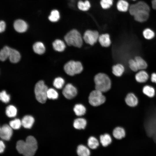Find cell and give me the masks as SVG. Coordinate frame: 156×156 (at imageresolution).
I'll list each match as a JSON object with an SVG mask.
<instances>
[{"instance_id":"cell-2","label":"cell","mask_w":156,"mask_h":156,"mask_svg":"<svg viewBox=\"0 0 156 156\" xmlns=\"http://www.w3.org/2000/svg\"><path fill=\"white\" fill-rule=\"evenodd\" d=\"M64 40L68 45L80 47L83 44V39L79 32L73 29L68 32L65 36Z\"/></svg>"},{"instance_id":"cell-42","label":"cell","mask_w":156,"mask_h":156,"mask_svg":"<svg viewBox=\"0 0 156 156\" xmlns=\"http://www.w3.org/2000/svg\"><path fill=\"white\" fill-rule=\"evenodd\" d=\"M6 25L5 22L3 21H1L0 22V32L4 31Z\"/></svg>"},{"instance_id":"cell-3","label":"cell","mask_w":156,"mask_h":156,"mask_svg":"<svg viewBox=\"0 0 156 156\" xmlns=\"http://www.w3.org/2000/svg\"><path fill=\"white\" fill-rule=\"evenodd\" d=\"M48 89L47 86L42 80L38 81L36 84L34 92L36 99L39 102L44 103L46 102L47 98Z\"/></svg>"},{"instance_id":"cell-29","label":"cell","mask_w":156,"mask_h":156,"mask_svg":"<svg viewBox=\"0 0 156 156\" xmlns=\"http://www.w3.org/2000/svg\"><path fill=\"white\" fill-rule=\"evenodd\" d=\"M73 110L75 114L78 116L84 115L86 112V108L81 104H76L74 107Z\"/></svg>"},{"instance_id":"cell-39","label":"cell","mask_w":156,"mask_h":156,"mask_svg":"<svg viewBox=\"0 0 156 156\" xmlns=\"http://www.w3.org/2000/svg\"><path fill=\"white\" fill-rule=\"evenodd\" d=\"M113 2V0H101L100 3L103 9H107L111 7Z\"/></svg>"},{"instance_id":"cell-14","label":"cell","mask_w":156,"mask_h":156,"mask_svg":"<svg viewBox=\"0 0 156 156\" xmlns=\"http://www.w3.org/2000/svg\"><path fill=\"white\" fill-rule=\"evenodd\" d=\"M149 77L148 74L146 71L144 70H140L135 74V79L138 82L144 83L148 80Z\"/></svg>"},{"instance_id":"cell-34","label":"cell","mask_w":156,"mask_h":156,"mask_svg":"<svg viewBox=\"0 0 156 156\" xmlns=\"http://www.w3.org/2000/svg\"><path fill=\"white\" fill-rule=\"evenodd\" d=\"M60 18V13L58 11L56 10L52 11L50 15L49 16V21L54 22L57 21Z\"/></svg>"},{"instance_id":"cell-25","label":"cell","mask_w":156,"mask_h":156,"mask_svg":"<svg viewBox=\"0 0 156 156\" xmlns=\"http://www.w3.org/2000/svg\"><path fill=\"white\" fill-rule=\"evenodd\" d=\"M77 152L79 156H90V152L89 149L83 145H80L78 146Z\"/></svg>"},{"instance_id":"cell-44","label":"cell","mask_w":156,"mask_h":156,"mask_svg":"<svg viewBox=\"0 0 156 156\" xmlns=\"http://www.w3.org/2000/svg\"><path fill=\"white\" fill-rule=\"evenodd\" d=\"M5 147L4 143L1 140L0 142V152L1 153L3 152Z\"/></svg>"},{"instance_id":"cell-19","label":"cell","mask_w":156,"mask_h":156,"mask_svg":"<svg viewBox=\"0 0 156 156\" xmlns=\"http://www.w3.org/2000/svg\"><path fill=\"white\" fill-rule=\"evenodd\" d=\"M125 71L124 66L120 64H116L113 66L112 67V72L114 75L117 77L121 76Z\"/></svg>"},{"instance_id":"cell-30","label":"cell","mask_w":156,"mask_h":156,"mask_svg":"<svg viewBox=\"0 0 156 156\" xmlns=\"http://www.w3.org/2000/svg\"><path fill=\"white\" fill-rule=\"evenodd\" d=\"M5 113L6 115L9 117H14L17 114V109L13 105H9L6 109Z\"/></svg>"},{"instance_id":"cell-35","label":"cell","mask_w":156,"mask_h":156,"mask_svg":"<svg viewBox=\"0 0 156 156\" xmlns=\"http://www.w3.org/2000/svg\"><path fill=\"white\" fill-rule=\"evenodd\" d=\"M64 83V79L62 77H59L55 79L53 82V85L56 88L60 89L62 88Z\"/></svg>"},{"instance_id":"cell-11","label":"cell","mask_w":156,"mask_h":156,"mask_svg":"<svg viewBox=\"0 0 156 156\" xmlns=\"http://www.w3.org/2000/svg\"><path fill=\"white\" fill-rule=\"evenodd\" d=\"M12 129L10 125L5 124L0 128V137L4 140H9L12 135Z\"/></svg>"},{"instance_id":"cell-9","label":"cell","mask_w":156,"mask_h":156,"mask_svg":"<svg viewBox=\"0 0 156 156\" xmlns=\"http://www.w3.org/2000/svg\"><path fill=\"white\" fill-rule=\"evenodd\" d=\"M150 11L144 9L137 11L133 16L136 21L142 23L147 21L150 16Z\"/></svg>"},{"instance_id":"cell-40","label":"cell","mask_w":156,"mask_h":156,"mask_svg":"<svg viewBox=\"0 0 156 156\" xmlns=\"http://www.w3.org/2000/svg\"><path fill=\"white\" fill-rule=\"evenodd\" d=\"M25 142L23 140H19L16 143V148L19 153L23 154Z\"/></svg>"},{"instance_id":"cell-31","label":"cell","mask_w":156,"mask_h":156,"mask_svg":"<svg viewBox=\"0 0 156 156\" xmlns=\"http://www.w3.org/2000/svg\"><path fill=\"white\" fill-rule=\"evenodd\" d=\"M142 34L144 38L145 39L148 40L153 39L155 35L154 31L149 28L145 29L143 30Z\"/></svg>"},{"instance_id":"cell-45","label":"cell","mask_w":156,"mask_h":156,"mask_svg":"<svg viewBox=\"0 0 156 156\" xmlns=\"http://www.w3.org/2000/svg\"><path fill=\"white\" fill-rule=\"evenodd\" d=\"M151 6L153 9L156 10V0H151Z\"/></svg>"},{"instance_id":"cell-12","label":"cell","mask_w":156,"mask_h":156,"mask_svg":"<svg viewBox=\"0 0 156 156\" xmlns=\"http://www.w3.org/2000/svg\"><path fill=\"white\" fill-rule=\"evenodd\" d=\"M125 101L127 105L131 107L136 106L138 103V98L132 93H129L127 94L125 99Z\"/></svg>"},{"instance_id":"cell-20","label":"cell","mask_w":156,"mask_h":156,"mask_svg":"<svg viewBox=\"0 0 156 156\" xmlns=\"http://www.w3.org/2000/svg\"><path fill=\"white\" fill-rule=\"evenodd\" d=\"M126 135L124 129L122 127H118L115 128L113 130V135L114 137L117 139H121L125 137Z\"/></svg>"},{"instance_id":"cell-5","label":"cell","mask_w":156,"mask_h":156,"mask_svg":"<svg viewBox=\"0 0 156 156\" xmlns=\"http://www.w3.org/2000/svg\"><path fill=\"white\" fill-rule=\"evenodd\" d=\"M64 69L68 75L73 76L81 73L83 70V67L80 62L71 60L65 64Z\"/></svg>"},{"instance_id":"cell-18","label":"cell","mask_w":156,"mask_h":156,"mask_svg":"<svg viewBox=\"0 0 156 156\" xmlns=\"http://www.w3.org/2000/svg\"><path fill=\"white\" fill-rule=\"evenodd\" d=\"M11 62L13 63L18 62L21 59V55L16 50L11 48L8 58Z\"/></svg>"},{"instance_id":"cell-10","label":"cell","mask_w":156,"mask_h":156,"mask_svg":"<svg viewBox=\"0 0 156 156\" xmlns=\"http://www.w3.org/2000/svg\"><path fill=\"white\" fill-rule=\"evenodd\" d=\"M62 94L67 99H71L75 97L77 94V90L73 85L70 83L66 84L62 91Z\"/></svg>"},{"instance_id":"cell-43","label":"cell","mask_w":156,"mask_h":156,"mask_svg":"<svg viewBox=\"0 0 156 156\" xmlns=\"http://www.w3.org/2000/svg\"><path fill=\"white\" fill-rule=\"evenodd\" d=\"M151 80L152 82L156 84V73H154L151 74Z\"/></svg>"},{"instance_id":"cell-13","label":"cell","mask_w":156,"mask_h":156,"mask_svg":"<svg viewBox=\"0 0 156 156\" xmlns=\"http://www.w3.org/2000/svg\"><path fill=\"white\" fill-rule=\"evenodd\" d=\"M14 27L15 30L17 32L23 33L27 30L28 25L24 21L21 19H18L14 22Z\"/></svg>"},{"instance_id":"cell-41","label":"cell","mask_w":156,"mask_h":156,"mask_svg":"<svg viewBox=\"0 0 156 156\" xmlns=\"http://www.w3.org/2000/svg\"><path fill=\"white\" fill-rule=\"evenodd\" d=\"M130 68L133 72H137L139 70L137 64L134 59H130L128 62Z\"/></svg>"},{"instance_id":"cell-16","label":"cell","mask_w":156,"mask_h":156,"mask_svg":"<svg viewBox=\"0 0 156 156\" xmlns=\"http://www.w3.org/2000/svg\"><path fill=\"white\" fill-rule=\"evenodd\" d=\"M130 5L126 0H119L116 4L117 9L122 12H126L129 11Z\"/></svg>"},{"instance_id":"cell-37","label":"cell","mask_w":156,"mask_h":156,"mask_svg":"<svg viewBox=\"0 0 156 156\" xmlns=\"http://www.w3.org/2000/svg\"><path fill=\"white\" fill-rule=\"evenodd\" d=\"M9 125L12 129H19L22 125L21 121L18 119H15L10 122Z\"/></svg>"},{"instance_id":"cell-7","label":"cell","mask_w":156,"mask_h":156,"mask_svg":"<svg viewBox=\"0 0 156 156\" xmlns=\"http://www.w3.org/2000/svg\"><path fill=\"white\" fill-rule=\"evenodd\" d=\"M99 36L97 31L87 30L84 33L83 38L86 43L93 45L98 40Z\"/></svg>"},{"instance_id":"cell-6","label":"cell","mask_w":156,"mask_h":156,"mask_svg":"<svg viewBox=\"0 0 156 156\" xmlns=\"http://www.w3.org/2000/svg\"><path fill=\"white\" fill-rule=\"evenodd\" d=\"M88 100L91 105L97 106L103 103L105 101L106 99L103 95L102 92L95 89L90 93Z\"/></svg>"},{"instance_id":"cell-17","label":"cell","mask_w":156,"mask_h":156,"mask_svg":"<svg viewBox=\"0 0 156 156\" xmlns=\"http://www.w3.org/2000/svg\"><path fill=\"white\" fill-rule=\"evenodd\" d=\"M98 40L101 45L103 47H108L111 44L109 36L107 34L99 35Z\"/></svg>"},{"instance_id":"cell-46","label":"cell","mask_w":156,"mask_h":156,"mask_svg":"<svg viewBox=\"0 0 156 156\" xmlns=\"http://www.w3.org/2000/svg\"><path fill=\"white\" fill-rule=\"evenodd\" d=\"M131 0V1H136L137 0Z\"/></svg>"},{"instance_id":"cell-4","label":"cell","mask_w":156,"mask_h":156,"mask_svg":"<svg viewBox=\"0 0 156 156\" xmlns=\"http://www.w3.org/2000/svg\"><path fill=\"white\" fill-rule=\"evenodd\" d=\"M23 153L24 156H33L37 149V143L35 138L32 136H28L25 141Z\"/></svg>"},{"instance_id":"cell-24","label":"cell","mask_w":156,"mask_h":156,"mask_svg":"<svg viewBox=\"0 0 156 156\" xmlns=\"http://www.w3.org/2000/svg\"><path fill=\"white\" fill-rule=\"evenodd\" d=\"M142 91L144 94L150 98L154 97L155 94V88L150 85H146L144 86Z\"/></svg>"},{"instance_id":"cell-27","label":"cell","mask_w":156,"mask_h":156,"mask_svg":"<svg viewBox=\"0 0 156 156\" xmlns=\"http://www.w3.org/2000/svg\"><path fill=\"white\" fill-rule=\"evenodd\" d=\"M11 48L7 46H5L2 49L0 52V59L4 61L9 58Z\"/></svg>"},{"instance_id":"cell-32","label":"cell","mask_w":156,"mask_h":156,"mask_svg":"<svg viewBox=\"0 0 156 156\" xmlns=\"http://www.w3.org/2000/svg\"><path fill=\"white\" fill-rule=\"evenodd\" d=\"M77 7L79 9L82 11L88 10L90 7V4L88 0L85 1H79L77 3Z\"/></svg>"},{"instance_id":"cell-1","label":"cell","mask_w":156,"mask_h":156,"mask_svg":"<svg viewBox=\"0 0 156 156\" xmlns=\"http://www.w3.org/2000/svg\"><path fill=\"white\" fill-rule=\"evenodd\" d=\"M95 89L102 92H105L111 88V83L109 77L103 73L96 75L94 78Z\"/></svg>"},{"instance_id":"cell-33","label":"cell","mask_w":156,"mask_h":156,"mask_svg":"<svg viewBox=\"0 0 156 156\" xmlns=\"http://www.w3.org/2000/svg\"><path fill=\"white\" fill-rule=\"evenodd\" d=\"M88 145L89 148L92 149L96 148L99 145L98 140L94 137L91 136L88 140Z\"/></svg>"},{"instance_id":"cell-36","label":"cell","mask_w":156,"mask_h":156,"mask_svg":"<svg viewBox=\"0 0 156 156\" xmlns=\"http://www.w3.org/2000/svg\"><path fill=\"white\" fill-rule=\"evenodd\" d=\"M47 95V98L50 99H57L58 96L57 92L52 88L48 89Z\"/></svg>"},{"instance_id":"cell-21","label":"cell","mask_w":156,"mask_h":156,"mask_svg":"<svg viewBox=\"0 0 156 156\" xmlns=\"http://www.w3.org/2000/svg\"><path fill=\"white\" fill-rule=\"evenodd\" d=\"M52 45L54 49L59 52L63 51L66 47V45L64 42L59 39L55 40L53 42Z\"/></svg>"},{"instance_id":"cell-38","label":"cell","mask_w":156,"mask_h":156,"mask_svg":"<svg viewBox=\"0 0 156 156\" xmlns=\"http://www.w3.org/2000/svg\"><path fill=\"white\" fill-rule=\"evenodd\" d=\"M0 99L2 102L7 103L10 101V96L5 90H3L0 93Z\"/></svg>"},{"instance_id":"cell-8","label":"cell","mask_w":156,"mask_h":156,"mask_svg":"<svg viewBox=\"0 0 156 156\" xmlns=\"http://www.w3.org/2000/svg\"><path fill=\"white\" fill-rule=\"evenodd\" d=\"M139 9H145L150 11L149 5L143 1H139L130 5L128 11L130 15L133 16L136 11Z\"/></svg>"},{"instance_id":"cell-26","label":"cell","mask_w":156,"mask_h":156,"mask_svg":"<svg viewBox=\"0 0 156 156\" xmlns=\"http://www.w3.org/2000/svg\"><path fill=\"white\" fill-rule=\"evenodd\" d=\"M134 59L136 62L139 70H144L147 68V63L141 57L136 56Z\"/></svg>"},{"instance_id":"cell-22","label":"cell","mask_w":156,"mask_h":156,"mask_svg":"<svg viewBox=\"0 0 156 156\" xmlns=\"http://www.w3.org/2000/svg\"><path fill=\"white\" fill-rule=\"evenodd\" d=\"M87 122L84 118H77L75 119L73 122V125L76 129H84L86 125Z\"/></svg>"},{"instance_id":"cell-28","label":"cell","mask_w":156,"mask_h":156,"mask_svg":"<svg viewBox=\"0 0 156 156\" xmlns=\"http://www.w3.org/2000/svg\"><path fill=\"white\" fill-rule=\"evenodd\" d=\"M100 141L104 147H106L110 144L112 140L110 136L108 134L106 133L100 136Z\"/></svg>"},{"instance_id":"cell-15","label":"cell","mask_w":156,"mask_h":156,"mask_svg":"<svg viewBox=\"0 0 156 156\" xmlns=\"http://www.w3.org/2000/svg\"><path fill=\"white\" fill-rule=\"evenodd\" d=\"M34 122V119L32 116L26 115L22 120V125L25 128L30 129L32 126Z\"/></svg>"},{"instance_id":"cell-23","label":"cell","mask_w":156,"mask_h":156,"mask_svg":"<svg viewBox=\"0 0 156 156\" xmlns=\"http://www.w3.org/2000/svg\"><path fill=\"white\" fill-rule=\"evenodd\" d=\"M33 48L34 51L36 53L41 55L44 53L45 48L43 44L40 42L35 43L33 45Z\"/></svg>"}]
</instances>
